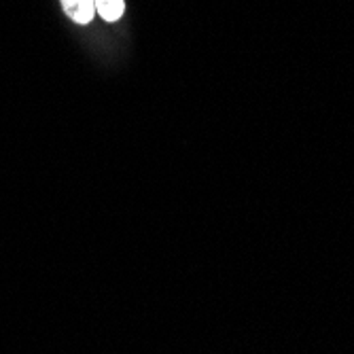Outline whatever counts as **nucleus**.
I'll list each match as a JSON object with an SVG mask.
<instances>
[{"label":"nucleus","mask_w":354,"mask_h":354,"mask_svg":"<svg viewBox=\"0 0 354 354\" xmlns=\"http://www.w3.org/2000/svg\"><path fill=\"white\" fill-rule=\"evenodd\" d=\"M62 9L77 24H89L95 13L93 0H62Z\"/></svg>","instance_id":"f257e3e1"},{"label":"nucleus","mask_w":354,"mask_h":354,"mask_svg":"<svg viewBox=\"0 0 354 354\" xmlns=\"http://www.w3.org/2000/svg\"><path fill=\"white\" fill-rule=\"evenodd\" d=\"M93 5H95V11L106 21H117L125 11L123 0H93Z\"/></svg>","instance_id":"f03ea898"}]
</instances>
